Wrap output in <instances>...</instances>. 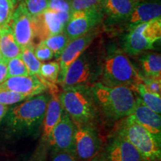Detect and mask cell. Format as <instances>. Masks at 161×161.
Returning <instances> with one entry per match:
<instances>
[{"label": "cell", "mask_w": 161, "mask_h": 161, "mask_svg": "<svg viewBox=\"0 0 161 161\" xmlns=\"http://www.w3.org/2000/svg\"><path fill=\"white\" fill-rule=\"evenodd\" d=\"M51 96L39 94L8 108L5 117L6 130L12 136H34L42 128Z\"/></svg>", "instance_id": "1"}, {"label": "cell", "mask_w": 161, "mask_h": 161, "mask_svg": "<svg viewBox=\"0 0 161 161\" xmlns=\"http://www.w3.org/2000/svg\"><path fill=\"white\" fill-rule=\"evenodd\" d=\"M96 108L106 119L115 122L131 115L136 96L125 86H108L100 82L90 86Z\"/></svg>", "instance_id": "2"}, {"label": "cell", "mask_w": 161, "mask_h": 161, "mask_svg": "<svg viewBox=\"0 0 161 161\" xmlns=\"http://www.w3.org/2000/svg\"><path fill=\"white\" fill-rule=\"evenodd\" d=\"M101 81L108 86H125L131 88L140 83V73L136 71L127 54L116 46L108 49L100 64Z\"/></svg>", "instance_id": "3"}, {"label": "cell", "mask_w": 161, "mask_h": 161, "mask_svg": "<svg viewBox=\"0 0 161 161\" xmlns=\"http://www.w3.org/2000/svg\"><path fill=\"white\" fill-rule=\"evenodd\" d=\"M58 98L63 110L76 126H92L98 110L90 86L63 88V91L58 94Z\"/></svg>", "instance_id": "4"}, {"label": "cell", "mask_w": 161, "mask_h": 161, "mask_svg": "<svg viewBox=\"0 0 161 161\" xmlns=\"http://www.w3.org/2000/svg\"><path fill=\"white\" fill-rule=\"evenodd\" d=\"M122 119L118 130V135L122 136L135 147L144 161H160V142L138 124L130 115Z\"/></svg>", "instance_id": "5"}, {"label": "cell", "mask_w": 161, "mask_h": 161, "mask_svg": "<svg viewBox=\"0 0 161 161\" xmlns=\"http://www.w3.org/2000/svg\"><path fill=\"white\" fill-rule=\"evenodd\" d=\"M161 38V17L141 23L125 36L123 51L130 55H137L151 50Z\"/></svg>", "instance_id": "6"}, {"label": "cell", "mask_w": 161, "mask_h": 161, "mask_svg": "<svg viewBox=\"0 0 161 161\" xmlns=\"http://www.w3.org/2000/svg\"><path fill=\"white\" fill-rule=\"evenodd\" d=\"M100 65H96L92 57L84 52L70 64L59 84L63 88L90 86L100 76Z\"/></svg>", "instance_id": "7"}, {"label": "cell", "mask_w": 161, "mask_h": 161, "mask_svg": "<svg viewBox=\"0 0 161 161\" xmlns=\"http://www.w3.org/2000/svg\"><path fill=\"white\" fill-rule=\"evenodd\" d=\"M76 129L77 126L63 110L61 117L52 130L48 143L53 153L67 152L75 154Z\"/></svg>", "instance_id": "8"}, {"label": "cell", "mask_w": 161, "mask_h": 161, "mask_svg": "<svg viewBox=\"0 0 161 161\" xmlns=\"http://www.w3.org/2000/svg\"><path fill=\"white\" fill-rule=\"evenodd\" d=\"M103 17L104 14L100 6L72 12L64 31L71 41L97 27Z\"/></svg>", "instance_id": "9"}, {"label": "cell", "mask_w": 161, "mask_h": 161, "mask_svg": "<svg viewBox=\"0 0 161 161\" xmlns=\"http://www.w3.org/2000/svg\"><path fill=\"white\" fill-rule=\"evenodd\" d=\"M9 24L21 49L33 44L35 38V20L27 11L23 1L15 7Z\"/></svg>", "instance_id": "10"}, {"label": "cell", "mask_w": 161, "mask_h": 161, "mask_svg": "<svg viewBox=\"0 0 161 161\" xmlns=\"http://www.w3.org/2000/svg\"><path fill=\"white\" fill-rule=\"evenodd\" d=\"M98 35V29L97 27H96L87 33L84 34V35L69 42L58 59L60 66V72L58 79V83H60L64 78L70 64L75 61L83 52H85L92 41L97 37Z\"/></svg>", "instance_id": "11"}, {"label": "cell", "mask_w": 161, "mask_h": 161, "mask_svg": "<svg viewBox=\"0 0 161 161\" xmlns=\"http://www.w3.org/2000/svg\"><path fill=\"white\" fill-rule=\"evenodd\" d=\"M75 143V155L80 161H90L100 151V139L92 126H77Z\"/></svg>", "instance_id": "12"}, {"label": "cell", "mask_w": 161, "mask_h": 161, "mask_svg": "<svg viewBox=\"0 0 161 161\" xmlns=\"http://www.w3.org/2000/svg\"><path fill=\"white\" fill-rule=\"evenodd\" d=\"M48 87L38 75L15 76L7 78L0 84V90H9L31 98L43 92Z\"/></svg>", "instance_id": "13"}, {"label": "cell", "mask_w": 161, "mask_h": 161, "mask_svg": "<svg viewBox=\"0 0 161 161\" xmlns=\"http://www.w3.org/2000/svg\"><path fill=\"white\" fill-rule=\"evenodd\" d=\"M132 118L148 130L152 135L160 142L161 141V117L148 108L138 96H136V103L131 114Z\"/></svg>", "instance_id": "14"}, {"label": "cell", "mask_w": 161, "mask_h": 161, "mask_svg": "<svg viewBox=\"0 0 161 161\" xmlns=\"http://www.w3.org/2000/svg\"><path fill=\"white\" fill-rule=\"evenodd\" d=\"M102 156L106 161H144L135 147L119 135L111 140Z\"/></svg>", "instance_id": "15"}, {"label": "cell", "mask_w": 161, "mask_h": 161, "mask_svg": "<svg viewBox=\"0 0 161 161\" xmlns=\"http://www.w3.org/2000/svg\"><path fill=\"white\" fill-rule=\"evenodd\" d=\"M35 25V37L40 42L51 36L58 35L64 31L65 24L62 22L58 13L47 9L43 13L34 18Z\"/></svg>", "instance_id": "16"}, {"label": "cell", "mask_w": 161, "mask_h": 161, "mask_svg": "<svg viewBox=\"0 0 161 161\" xmlns=\"http://www.w3.org/2000/svg\"><path fill=\"white\" fill-rule=\"evenodd\" d=\"M50 88L52 90V96L48 102L41 130V142L44 146H47L49 143L52 130L59 122L63 112V108L58 98L55 85L51 86Z\"/></svg>", "instance_id": "17"}, {"label": "cell", "mask_w": 161, "mask_h": 161, "mask_svg": "<svg viewBox=\"0 0 161 161\" xmlns=\"http://www.w3.org/2000/svg\"><path fill=\"white\" fill-rule=\"evenodd\" d=\"M140 0H102L100 4L104 16L109 24L122 23L128 19Z\"/></svg>", "instance_id": "18"}, {"label": "cell", "mask_w": 161, "mask_h": 161, "mask_svg": "<svg viewBox=\"0 0 161 161\" xmlns=\"http://www.w3.org/2000/svg\"><path fill=\"white\" fill-rule=\"evenodd\" d=\"M161 5L158 2H140L125 21L123 22L128 31L141 23L160 18Z\"/></svg>", "instance_id": "19"}, {"label": "cell", "mask_w": 161, "mask_h": 161, "mask_svg": "<svg viewBox=\"0 0 161 161\" xmlns=\"http://www.w3.org/2000/svg\"><path fill=\"white\" fill-rule=\"evenodd\" d=\"M0 54L2 59L7 63L21 55V48L16 41L10 24L0 26Z\"/></svg>", "instance_id": "20"}, {"label": "cell", "mask_w": 161, "mask_h": 161, "mask_svg": "<svg viewBox=\"0 0 161 161\" xmlns=\"http://www.w3.org/2000/svg\"><path fill=\"white\" fill-rule=\"evenodd\" d=\"M130 89L136 92L138 97L148 108L157 114H161V96L160 95L148 91L142 82L135 84Z\"/></svg>", "instance_id": "21"}, {"label": "cell", "mask_w": 161, "mask_h": 161, "mask_svg": "<svg viewBox=\"0 0 161 161\" xmlns=\"http://www.w3.org/2000/svg\"><path fill=\"white\" fill-rule=\"evenodd\" d=\"M144 76L161 78V56L160 54H147L140 58Z\"/></svg>", "instance_id": "22"}, {"label": "cell", "mask_w": 161, "mask_h": 161, "mask_svg": "<svg viewBox=\"0 0 161 161\" xmlns=\"http://www.w3.org/2000/svg\"><path fill=\"white\" fill-rule=\"evenodd\" d=\"M60 72V66L58 61H52L42 64L40 68L39 77L46 82L49 87L51 85L58 82Z\"/></svg>", "instance_id": "23"}, {"label": "cell", "mask_w": 161, "mask_h": 161, "mask_svg": "<svg viewBox=\"0 0 161 161\" xmlns=\"http://www.w3.org/2000/svg\"><path fill=\"white\" fill-rule=\"evenodd\" d=\"M34 49H35V46L33 44L22 48L20 56H21L24 64L27 66L30 75H39L40 68L42 64V62H40L36 58Z\"/></svg>", "instance_id": "24"}, {"label": "cell", "mask_w": 161, "mask_h": 161, "mask_svg": "<svg viewBox=\"0 0 161 161\" xmlns=\"http://www.w3.org/2000/svg\"><path fill=\"white\" fill-rule=\"evenodd\" d=\"M41 42L52 50L54 54V58L58 60L66 46L69 43V40L64 31H63L58 35L51 36Z\"/></svg>", "instance_id": "25"}, {"label": "cell", "mask_w": 161, "mask_h": 161, "mask_svg": "<svg viewBox=\"0 0 161 161\" xmlns=\"http://www.w3.org/2000/svg\"><path fill=\"white\" fill-rule=\"evenodd\" d=\"M7 66V78L15 77V76H25L30 75L29 69L24 64L20 55L8 60Z\"/></svg>", "instance_id": "26"}, {"label": "cell", "mask_w": 161, "mask_h": 161, "mask_svg": "<svg viewBox=\"0 0 161 161\" xmlns=\"http://www.w3.org/2000/svg\"><path fill=\"white\" fill-rule=\"evenodd\" d=\"M26 10L32 17L35 18L49 8V0H23Z\"/></svg>", "instance_id": "27"}, {"label": "cell", "mask_w": 161, "mask_h": 161, "mask_svg": "<svg viewBox=\"0 0 161 161\" xmlns=\"http://www.w3.org/2000/svg\"><path fill=\"white\" fill-rule=\"evenodd\" d=\"M28 98H29L17 92L9 91V90H0V104L5 105H12Z\"/></svg>", "instance_id": "28"}, {"label": "cell", "mask_w": 161, "mask_h": 161, "mask_svg": "<svg viewBox=\"0 0 161 161\" xmlns=\"http://www.w3.org/2000/svg\"><path fill=\"white\" fill-rule=\"evenodd\" d=\"M14 8L11 0H0V26L10 23Z\"/></svg>", "instance_id": "29"}, {"label": "cell", "mask_w": 161, "mask_h": 161, "mask_svg": "<svg viewBox=\"0 0 161 161\" xmlns=\"http://www.w3.org/2000/svg\"><path fill=\"white\" fill-rule=\"evenodd\" d=\"M140 78L148 91L157 95H161V78L146 77L141 74H140Z\"/></svg>", "instance_id": "30"}, {"label": "cell", "mask_w": 161, "mask_h": 161, "mask_svg": "<svg viewBox=\"0 0 161 161\" xmlns=\"http://www.w3.org/2000/svg\"><path fill=\"white\" fill-rule=\"evenodd\" d=\"M102 0H72V12L99 7Z\"/></svg>", "instance_id": "31"}, {"label": "cell", "mask_w": 161, "mask_h": 161, "mask_svg": "<svg viewBox=\"0 0 161 161\" xmlns=\"http://www.w3.org/2000/svg\"><path fill=\"white\" fill-rule=\"evenodd\" d=\"M36 58L40 62L48 61L54 58L53 52L49 48H48L43 42H40L34 49Z\"/></svg>", "instance_id": "32"}, {"label": "cell", "mask_w": 161, "mask_h": 161, "mask_svg": "<svg viewBox=\"0 0 161 161\" xmlns=\"http://www.w3.org/2000/svg\"><path fill=\"white\" fill-rule=\"evenodd\" d=\"M72 0H53L49 1L48 9L56 12H71Z\"/></svg>", "instance_id": "33"}, {"label": "cell", "mask_w": 161, "mask_h": 161, "mask_svg": "<svg viewBox=\"0 0 161 161\" xmlns=\"http://www.w3.org/2000/svg\"><path fill=\"white\" fill-rule=\"evenodd\" d=\"M50 161H80L75 154L67 152L53 153Z\"/></svg>", "instance_id": "34"}, {"label": "cell", "mask_w": 161, "mask_h": 161, "mask_svg": "<svg viewBox=\"0 0 161 161\" xmlns=\"http://www.w3.org/2000/svg\"><path fill=\"white\" fill-rule=\"evenodd\" d=\"M8 66L7 62L2 59L0 60V84L7 79Z\"/></svg>", "instance_id": "35"}, {"label": "cell", "mask_w": 161, "mask_h": 161, "mask_svg": "<svg viewBox=\"0 0 161 161\" xmlns=\"http://www.w3.org/2000/svg\"><path fill=\"white\" fill-rule=\"evenodd\" d=\"M8 108V106L5 105V104H0V122H2L3 118L5 117L6 113H7Z\"/></svg>", "instance_id": "36"}, {"label": "cell", "mask_w": 161, "mask_h": 161, "mask_svg": "<svg viewBox=\"0 0 161 161\" xmlns=\"http://www.w3.org/2000/svg\"><path fill=\"white\" fill-rule=\"evenodd\" d=\"M90 161H106L104 160L102 155H96L95 158H93Z\"/></svg>", "instance_id": "37"}, {"label": "cell", "mask_w": 161, "mask_h": 161, "mask_svg": "<svg viewBox=\"0 0 161 161\" xmlns=\"http://www.w3.org/2000/svg\"><path fill=\"white\" fill-rule=\"evenodd\" d=\"M22 1H23V0H11L12 3H13V5H14V7H16V6H17L18 4H19L20 2H22Z\"/></svg>", "instance_id": "38"}, {"label": "cell", "mask_w": 161, "mask_h": 161, "mask_svg": "<svg viewBox=\"0 0 161 161\" xmlns=\"http://www.w3.org/2000/svg\"><path fill=\"white\" fill-rule=\"evenodd\" d=\"M2 60V56H1V54H0V60Z\"/></svg>", "instance_id": "39"}, {"label": "cell", "mask_w": 161, "mask_h": 161, "mask_svg": "<svg viewBox=\"0 0 161 161\" xmlns=\"http://www.w3.org/2000/svg\"><path fill=\"white\" fill-rule=\"evenodd\" d=\"M49 1H53V0H49Z\"/></svg>", "instance_id": "40"}, {"label": "cell", "mask_w": 161, "mask_h": 161, "mask_svg": "<svg viewBox=\"0 0 161 161\" xmlns=\"http://www.w3.org/2000/svg\"><path fill=\"white\" fill-rule=\"evenodd\" d=\"M140 1H141V0H140Z\"/></svg>", "instance_id": "41"}]
</instances>
